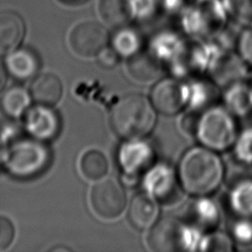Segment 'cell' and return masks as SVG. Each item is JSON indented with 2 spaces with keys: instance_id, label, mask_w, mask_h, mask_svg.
Returning <instances> with one entry per match:
<instances>
[{
  "instance_id": "6da1fadb",
  "label": "cell",
  "mask_w": 252,
  "mask_h": 252,
  "mask_svg": "<svg viewBox=\"0 0 252 252\" xmlns=\"http://www.w3.org/2000/svg\"><path fill=\"white\" fill-rule=\"evenodd\" d=\"M183 193L191 196H211L222 185L226 169L220 156L201 145L183 153L176 167Z\"/></svg>"
},
{
  "instance_id": "7a4b0ae2",
  "label": "cell",
  "mask_w": 252,
  "mask_h": 252,
  "mask_svg": "<svg viewBox=\"0 0 252 252\" xmlns=\"http://www.w3.org/2000/svg\"><path fill=\"white\" fill-rule=\"evenodd\" d=\"M157 114L150 97L135 93L114 103L109 120L112 130L123 140L146 138L156 126Z\"/></svg>"
},
{
  "instance_id": "3957f363",
  "label": "cell",
  "mask_w": 252,
  "mask_h": 252,
  "mask_svg": "<svg viewBox=\"0 0 252 252\" xmlns=\"http://www.w3.org/2000/svg\"><path fill=\"white\" fill-rule=\"evenodd\" d=\"M237 117L222 104L195 112L192 135L199 145L217 153L231 150L239 133Z\"/></svg>"
},
{
  "instance_id": "277c9868",
  "label": "cell",
  "mask_w": 252,
  "mask_h": 252,
  "mask_svg": "<svg viewBox=\"0 0 252 252\" xmlns=\"http://www.w3.org/2000/svg\"><path fill=\"white\" fill-rule=\"evenodd\" d=\"M204 233L182 218L164 216L149 229L146 243L157 252L200 251Z\"/></svg>"
},
{
  "instance_id": "5b68a950",
  "label": "cell",
  "mask_w": 252,
  "mask_h": 252,
  "mask_svg": "<svg viewBox=\"0 0 252 252\" xmlns=\"http://www.w3.org/2000/svg\"><path fill=\"white\" fill-rule=\"evenodd\" d=\"M49 161V151L42 140L18 138L6 152V165L12 174L30 177L44 170Z\"/></svg>"
},
{
  "instance_id": "8992f818",
  "label": "cell",
  "mask_w": 252,
  "mask_h": 252,
  "mask_svg": "<svg viewBox=\"0 0 252 252\" xmlns=\"http://www.w3.org/2000/svg\"><path fill=\"white\" fill-rule=\"evenodd\" d=\"M90 202L94 214L102 220L118 219L128 206L123 185L114 178L99 180L91 190Z\"/></svg>"
},
{
  "instance_id": "52a82bcc",
  "label": "cell",
  "mask_w": 252,
  "mask_h": 252,
  "mask_svg": "<svg viewBox=\"0 0 252 252\" xmlns=\"http://www.w3.org/2000/svg\"><path fill=\"white\" fill-rule=\"evenodd\" d=\"M118 165L126 180L137 182L156 160V151L146 138L126 139L117 153Z\"/></svg>"
},
{
  "instance_id": "ba28073f",
  "label": "cell",
  "mask_w": 252,
  "mask_h": 252,
  "mask_svg": "<svg viewBox=\"0 0 252 252\" xmlns=\"http://www.w3.org/2000/svg\"><path fill=\"white\" fill-rule=\"evenodd\" d=\"M149 97L158 113L176 115L187 109V80L173 76L159 79L153 86Z\"/></svg>"
},
{
  "instance_id": "9c48e42d",
  "label": "cell",
  "mask_w": 252,
  "mask_h": 252,
  "mask_svg": "<svg viewBox=\"0 0 252 252\" xmlns=\"http://www.w3.org/2000/svg\"><path fill=\"white\" fill-rule=\"evenodd\" d=\"M141 186L160 205L173 200L181 189L176 168L165 161L152 164L141 176Z\"/></svg>"
},
{
  "instance_id": "30bf717a",
  "label": "cell",
  "mask_w": 252,
  "mask_h": 252,
  "mask_svg": "<svg viewBox=\"0 0 252 252\" xmlns=\"http://www.w3.org/2000/svg\"><path fill=\"white\" fill-rule=\"evenodd\" d=\"M108 42L106 30L95 22H83L76 25L69 35L71 49L82 57H94Z\"/></svg>"
},
{
  "instance_id": "8fae6325",
  "label": "cell",
  "mask_w": 252,
  "mask_h": 252,
  "mask_svg": "<svg viewBox=\"0 0 252 252\" xmlns=\"http://www.w3.org/2000/svg\"><path fill=\"white\" fill-rule=\"evenodd\" d=\"M184 220L202 231L209 232L218 229L221 213L211 196L192 197V201L186 206Z\"/></svg>"
},
{
  "instance_id": "7c38bea8",
  "label": "cell",
  "mask_w": 252,
  "mask_h": 252,
  "mask_svg": "<svg viewBox=\"0 0 252 252\" xmlns=\"http://www.w3.org/2000/svg\"><path fill=\"white\" fill-rule=\"evenodd\" d=\"M25 124L32 137L42 141L53 139L60 128L57 113L43 104H37L26 112Z\"/></svg>"
},
{
  "instance_id": "4fadbf2b",
  "label": "cell",
  "mask_w": 252,
  "mask_h": 252,
  "mask_svg": "<svg viewBox=\"0 0 252 252\" xmlns=\"http://www.w3.org/2000/svg\"><path fill=\"white\" fill-rule=\"evenodd\" d=\"M160 204L145 191L135 194L127 206L130 223L139 230H149L160 218Z\"/></svg>"
},
{
  "instance_id": "5bb4252c",
  "label": "cell",
  "mask_w": 252,
  "mask_h": 252,
  "mask_svg": "<svg viewBox=\"0 0 252 252\" xmlns=\"http://www.w3.org/2000/svg\"><path fill=\"white\" fill-rule=\"evenodd\" d=\"M188 85V111L200 112L207 107L217 104L220 97V88L208 76H199L187 79Z\"/></svg>"
},
{
  "instance_id": "9a60e30c",
  "label": "cell",
  "mask_w": 252,
  "mask_h": 252,
  "mask_svg": "<svg viewBox=\"0 0 252 252\" xmlns=\"http://www.w3.org/2000/svg\"><path fill=\"white\" fill-rule=\"evenodd\" d=\"M248 66L239 55L222 52L216 61L208 77H210L220 89L245 80Z\"/></svg>"
},
{
  "instance_id": "2e32d148",
  "label": "cell",
  "mask_w": 252,
  "mask_h": 252,
  "mask_svg": "<svg viewBox=\"0 0 252 252\" xmlns=\"http://www.w3.org/2000/svg\"><path fill=\"white\" fill-rule=\"evenodd\" d=\"M222 105L235 117L242 118L252 112V94L249 82L245 80L222 88Z\"/></svg>"
},
{
  "instance_id": "e0dca14e",
  "label": "cell",
  "mask_w": 252,
  "mask_h": 252,
  "mask_svg": "<svg viewBox=\"0 0 252 252\" xmlns=\"http://www.w3.org/2000/svg\"><path fill=\"white\" fill-rule=\"evenodd\" d=\"M25 35V23L12 11L0 12V53H10L21 44Z\"/></svg>"
},
{
  "instance_id": "ac0fdd59",
  "label": "cell",
  "mask_w": 252,
  "mask_h": 252,
  "mask_svg": "<svg viewBox=\"0 0 252 252\" xmlns=\"http://www.w3.org/2000/svg\"><path fill=\"white\" fill-rule=\"evenodd\" d=\"M63 94L60 79L51 73H43L34 78L30 88V95L37 104L52 106Z\"/></svg>"
},
{
  "instance_id": "d6986e66",
  "label": "cell",
  "mask_w": 252,
  "mask_h": 252,
  "mask_svg": "<svg viewBox=\"0 0 252 252\" xmlns=\"http://www.w3.org/2000/svg\"><path fill=\"white\" fill-rule=\"evenodd\" d=\"M129 76L140 83H149L158 79L163 70L164 66L154 58L148 51H140L136 55L128 58L126 65Z\"/></svg>"
},
{
  "instance_id": "ffe728a7",
  "label": "cell",
  "mask_w": 252,
  "mask_h": 252,
  "mask_svg": "<svg viewBox=\"0 0 252 252\" xmlns=\"http://www.w3.org/2000/svg\"><path fill=\"white\" fill-rule=\"evenodd\" d=\"M227 203L234 216L252 217V176H243L231 185Z\"/></svg>"
},
{
  "instance_id": "44dd1931",
  "label": "cell",
  "mask_w": 252,
  "mask_h": 252,
  "mask_svg": "<svg viewBox=\"0 0 252 252\" xmlns=\"http://www.w3.org/2000/svg\"><path fill=\"white\" fill-rule=\"evenodd\" d=\"M9 72L20 80H28L35 75L39 68L36 54L28 48L16 49L10 52L6 59Z\"/></svg>"
},
{
  "instance_id": "7402d4cb",
  "label": "cell",
  "mask_w": 252,
  "mask_h": 252,
  "mask_svg": "<svg viewBox=\"0 0 252 252\" xmlns=\"http://www.w3.org/2000/svg\"><path fill=\"white\" fill-rule=\"evenodd\" d=\"M80 169L90 180L98 181L104 178L108 171V161L103 153L98 150H89L81 158Z\"/></svg>"
},
{
  "instance_id": "603a6c76",
  "label": "cell",
  "mask_w": 252,
  "mask_h": 252,
  "mask_svg": "<svg viewBox=\"0 0 252 252\" xmlns=\"http://www.w3.org/2000/svg\"><path fill=\"white\" fill-rule=\"evenodd\" d=\"M98 9L102 20L111 27H121L130 18L126 0H100Z\"/></svg>"
},
{
  "instance_id": "cb8c5ba5",
  "label": "cell",
  "mask_w": 252,
  "mask_h": 252,
  "mask_svg": "<svg viewBox=\"0 0 252 252\" xmlns=\"http://www.w3.org/2000/svg\"><path fill=\"white\" fill-rule=\"evenodd\" d=\"M30 94L21 87H12L1 97L2 110L11 117L21 116L28 108Z\"/></svg>"
},
{
  "instance_id": "d4e9b609",
  "label": "cell",
  "mask_w": 252,
  "mask_h": 252,
  "mask_svg": "<svg viewBox=\"0 0 252 252\" xmlns=\"http://www.w3.org/2000/svg\"><path fill=\"white\" fill-rule=\"evenodd\" d=\"M112 48L120 57L130 58L141 51V37L131 30H121L113 37Z\"/></svg>"
},
{
  "instance_id": "484cf974",
  "label": "cell",
  "mask_w": 252,
  "mask_h": 252,
  "mask_svg": "<svg viewBox=\"0 0 252 252\" xmlns=\"http://www.w3.org/2000/svg\"><path fill=\"white\" fill-rule=\"evenodd\" d=\"M231 151L233 158L238 163L252 166V125L239 130Z\"/></svg>"
},
{
  "instance_id": "4316f807",
  "label": "cell",
  "mask_w": 252,
  "mask_h": 252,
  "mask_svg": "<svg viewBox=\"0 0 252 252\" xmlns=\"http://www.w3.org/2000/svg\"><path fill=\"white\" fill-rule=\"evenodd\" d=\"M228 234L234 244L252 245V217L235 216V219L229 224Z\"/></svg>"
},
{
  "instance_id": "83f0119b",
  "label": "cell",
  "mask_w": 252,
  "mask_h": 252,
  "mask_svg": "<svg viewBox=\"0 0 252 252\" xmlns=\"http://www.w3.org/2000/svg\"><path fill=\"white\" fill-rule=\"evenodd\" d=\"M234 242L230 235L225 232L219 231L218 229L205 232L200 251H231Z\"/></svg>"
},
{
  "instance_id": "f1b7e54d",
  "label": "cell",
  "mask_w": 252,
  "mask_h": 252,
  "mask_svg": "<svg viewBox=\"0 0 252 252\" xmlns=\"http://www.w3.org/2000/svg\"><path fill=\"white\" fill-rule=\"evenodd\" d=\"M15 237L13 222L6 217L0 216V250L8 248Z\"/></svg>"
},
{
  "instance_id": "f546056e",
  "label": "cell",
  "mask_w": 252,
  "mask_h": 252,
  "mask_svg": "<svg viewBox=\"0 0 252 252\" xmlns=\"http://www.w3.org/2000/svg\"><path fill=\"white\" fill-rule=\"evenodd\" d=\"M238 55L248 67H252V31L241 35L238 42Z\"/></svg>"
},
{
  "instance_id": "4dcf8cb0",
  "label": "cell",
  "mask_w": 252,
  "mask_h": 252,
  "mask_svg": "<svg viewBox=\"0 0 252 252\" xmlns=\"http://www.w3.org/2000/svg\"><path fill=\"white\" fill-rule=\"evenodd\" d=\"M97 57H98L99 64L105 68H112L116 66L120 58L118 53L113 48H107V47L102 49L97 55Z\"/></svg>"
},
{
  "instance_id": "1f68e13d",
  "label": "cell",
  "mask_w": 252,
  "mask_h": 252,
  "mask_svg": "<svg viewBox=\"0 0 252 252\" xmlns=\"http://www.w3.org/2000/svg\"><path fill=\"white\" fill-rule=\"evenodd\" d=\"M7 84V72L5 67L0 63V93L3 92Z\"/></svg>"
},
{
  "instance_id": "d6a6232c",
  "label": "cell",
  "mask_w": 252,
  "mask_h": 252,
  "mask_svg": "<svg viewBox=\"0 0 252 252\" xmlns=\"http://www.w3.org/2000/svg\"><path fill=\"white\" fill-rule=\"evenodd\" d=\"M60 1L68 5H79L84 3L86 0H60Z\"/></svg>"
},
{
  "instance_id": "836d02e7",
  "label": "cell",
  "mask_w": 252,
  "mask_h": 252,
  "mask_svg": "<svg viewBox=\"0 0 252 252\" xmlns=\"http://www.w3.org/2000/svg\"><path fill=\"white\" fill-rule=\"evenodd\" d=\"M249 85H250V89H251V94H252V80L249 82Z\"/></svg>"
}]
</instances>
